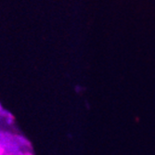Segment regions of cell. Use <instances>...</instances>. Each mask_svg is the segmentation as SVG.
<instances>
[{
    "label": "cell",
    "instance_id": "obj_1",
    "mask_svg": "<svg viewBox=\"0 0 155 155\" xmlns=\"http://www.w3.org/2000/svg\"><path fill=\"white\" fill-rule=\"evenodd\" d=\"M4 119H5L6 124L8 125H12L14 124V116L10 114L9 111H7V114L4 116Z\"/></svg>",
    "mask_w": 155,
    "mask_h": 155
}]
</instances>
